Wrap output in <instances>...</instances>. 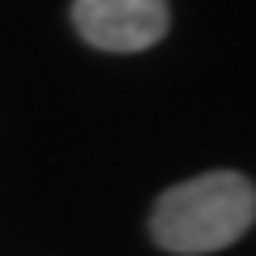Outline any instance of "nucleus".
Instances as JSON below:
<instances>
[{"label":"nucleus","mask_w":256,"mask_h":256,"mask_svg":"<svg viewBox=\"0 0 256 256\" xmlns=\"http://www.w3.org/2000/svg\"><path fill=\"white\" fill-rule=\"evenodd\" d=\"M73 26L102 52H146L171 26L166 0H73Z\"/></svg>","instance_id":"2"},{"label":"nucleus","mask_w":256,"mask_h":256,"mask_svg":"<svg viewBox=\"0 0 256 256\" xmlns=\"http://www.w3.org/2000/svg\"><path fill=\"white\" fill-rule=\"evenodd\" d=\"M256 222V188L239 171H205L166 188L154 205V244L180 256L230 248Z\"/></svg>","instance_id":"1"}]
</instances>
